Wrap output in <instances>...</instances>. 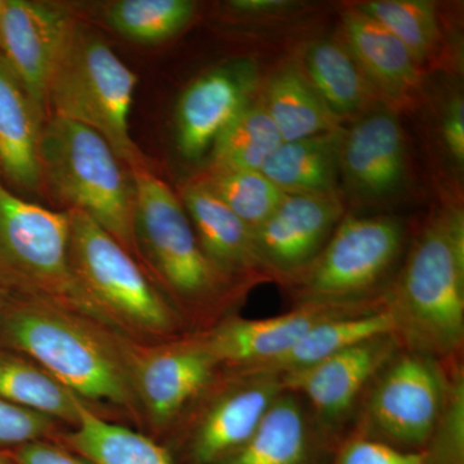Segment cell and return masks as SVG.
<instances>
[{
    "label": "cell",
    "instance_id": "6da1fadb",
    "mask_svg": "<svg viewBox=\"0 0 464 464\" xmlns=\"http://www.w3.org/2000/svg\"><path fill=\"white\" fill-rule=\"evenodd\" d=\"M128 340L88 317L11 295L0 329V347L30 357L85 401L141 431Z\"/></svg>",
    "mask_w": 464,
    "mask_h": 464
},
{
    "label": "cell",
    "instance_id": "7a4b0ae2",
    "mask_svg": "<svg viewBox=\"0 0 464 464\" xmlns=\"http://www.w3.org/2000/svg\"><path fill=\"white\" fill-rule=\"evenodd\" d=\"M140 261L190 333H206L237 315L250 288L216 267L195 235L176 192L148 168L130 169Z\"/></svg>",
    "mask_w": 464,
    "mask_h": 464
},
{
    "label": "cell",
    "instance_id": "3957f363",
    "mask_svg": "<svg viewBox=\"0 0 464 464\" xmlns=\"http://www.w3.org/2000/svg\"><path fill=\"white\" fill-rule=\"evenodd\" d=\"M404 350L440 362L464 357V219L441 210L406 249L384 298Z\"/></svg>",
    "mask_w": 464,
    "mask_h": 464
},
{
    "label": "cell",
    "instance_id": "277c9868",
    "mask_svg": "<svg viewBox=\"0 0 464 464\" xmlns=\"http://www.w3.org/2000/svg\"><path fill=\"white\" fill-rule=\"evenodd\" d=\"M43 188L65 210L90 216L140 261L134 228L136 191L130 169L91 128L50 115L43 127Z\"/></svg>",
    "mask_w": 464,
    "mask_h": 464
},
{
    "label": "cell",
    "instance_id": "5b68a950",
    "mask_svg": "<svg viewBox=\"0 0 464 464\" xmlns=\"http://www.w3.org/2000/svg\"><path fill=\"white\" fill-rule=\"evenodd\" d=\"M139 78L93 27L72 21L52 72L48 114L69 119L102 136L130 168H150L133 141L130 116Z\"/></svg>",
    "mask_w": 464,
    "mask_h": 464
},
{
    "label": "cell",
    "instance_id": "8992f818",
    "mask_svg": "<svg viewBox=\"0 0 464 464\" xmlns=\"http://www.w3.org/2000/svg\"><path fill=\"white\" fill-rule=\"evenodd\" d=\"M0 286L116 331L70 262V215L18 197L0 181ZM119 333V332H118Z\"/></svg>",
    "mask_w": 464,
    "mask_h": 464
},
{
    "label": "cell",
    "instance_id": "52a82bcc",
    "mask_svg": "<svg viewBox=\"0 0 464 464\" xmlns=\"http://www.w3.org/2000/svg\"><path fill=\"white\" fill-rule=\"evenodd\" d=\"M70 215V262L82 289L112 326L141 343L173 340L188 332L182 317L145 268L90 216Z\"/></svg>",
    "mask_w": 464,
    "mask_h": 464
},
{
    "label": "cell",
    "instance_id": "ba28073f",
    "mask_svg": "<svg viewBox=\"0 0 464 464\" xmlns=\"http://www.w3.org/2000/svg\"><path fill=\"white\" fill-rule=\"evenodd\" d=\"M406 244L395 217H343L313 264L285 286L292 307L383 304Z\"/></svg>",
    "mask_w": 464,
    "mask_h": 464
},
{
    "label": "cell",
    "instance_id": "9c48e42d",
    "mask_svg": "<svg viewBox=\"0 0 464 464\" xmlns=\"http://www.w3.org/2000/svg\"><path fill=\"white\" fill-rule=\"evenodd\" d=\"M283 391L279 374L222 366L160 444L177 464H221L255 435Z\"/></svg>",
    "mask_w": 464,
    "mask_h": 464
},
{
    "label": "cell",
    "instance_id": "30bf717a",
    "mask_svg": "<svg viewBox=\"0 0 464 464\" xmlns=\"http://www.w3.org/2000/svg\"><path fill=\"white\" fill-rule=\"evenodd\" d=\"M451 360L400 348L366 390L347 435L420 453L447 400Z\"/></svg>",
    "mask_w": 464,
    "mask_h": 464
},
{
    "label": "cell",
    "instance_id": "8fae6325",
    "mask_svg": "<svg viewBox=\"0 0 464 464\" xmlns=\"http://www.w3.org/2000/svg\"><path fill=\"white\" fill-rule=\"evenodd\" d=\"M127 359L142 430L160 442L221 371L204 333L157 343L128 340Z\"/></svg>",
    "mask_w": 464,
    "mask_h": 464
},
{
    "label": "cell",
    "instance_id": "7c38bea8",
    "mask_svg": "<svg viewBox=\"0 0 464 464\" xmlns=\"http://www.w3.org/2000/svg\"><path fill=\"white\" fill-rule=\"evenodd\" d=\"M400 348L392 333L377 335L301 371L280 375L284 390L301 396L317 422L343 440L366 390Z\"/></svg>",
    "mask_w": 464,
    "mask_h": 464
},
{
    "label": "cell",
    "instance_id": "4fadbf2b",
    "mask_svg": "<svg viewBox=\"0 0 464 464\" xmlns=\"http://www.w3.org/2000/svg\"><path fill=\"white\" fill-rule=\"evenodd\" d=\"M335 192L285 194L273 215L253 231L256 249L271 280L285 288L304 273L343 218Z\"/></svg>",
    "mask_w": 464,
    "mask_h": 464
},
{
    "label": "cell",
    "instance_id": "5bb4252c",
    "mask_svg": "<svg viewBox=\"0 0 464 464\" xmlns=\"http://www.w3.org/2000/svg\"><path fill=\"white\" fill-rule=\"evenodd\" d=\"M74 20L63 5L36 0H5L0 14V54L47 116L48 84Z\"/></svg>",
    "mask_w": 464,
    "mask_h": 464
},
{
    "label": "cell",
    "instance_id": "9a60e30c",
    "mask_svg": "<svg viewBox=\"0 0 464 464\" xmlns=\"http://www.w3.org/2000/svg\"><path fill=\"white\" fill-rule=\"evenodd\" d=\"M383 308L384 304H304L292 307L282 315L266 319H246L237 314L204 334L222 366L255 368L286 353L326 320L373 313Z\"/></svg>",
    "mask_w": 464,
    "mask_h": 464
},
{
    "label": "cell",
    "instance_id": "2e32d148",
    "mask_svg": "<svg viewBox=\"0 0 464 464\" xmlns=\"http://www.w3.org/2000/svg\"><path fill=\"white\" fill-rule=\"evenodd\" d=\"M255 69L239 61L217 67L192 81L176 108L179 154L194 161L212 149L219 134L250 103Z\"/></svg>",
    "mask_w": 464,
    "mask_h": 464
},
{
    "label": "cell",
    "instance_id": "e0dca14e",
    "mask_svg": "<svg viewBox=\"0 0 464 464\" xmlns=\"http://www.w3.org/2000/svg\"><path fill=\"white\" fill-rule=\"evenodd\" d=\"M341 442L317 422L301 396L284 390L255 435L221 464H331Z\"/></svg>",
    "mask_w": 464,
    "mask_h": 464
},
{
    "label": "cell",
    "instance_id": "ac0fdd59",
    "mask_svg": "<svg viewBox=\"0 0 464 464\" xmlns=\"http://www.w3.org/2000/svg\"><path fill=\"white\" fill-rule=\"evenodd\" d=\"M179 195L201 249L225 276L250 289L271 282L253 232L215 192L197 179L186 183Z\"/></svg>",
    "mask_w": 464,
    "mask_h": 464
},
{
    "label": "cell",
    "instance_id": "d6986e66",
    "mask_svg": "<svg viewBox=\"0 0 464 464\" xmlns=\"http://www.w3.org/2000/svg\"><path fill=\"white\" fill-rule=\"evenodd\" d=\"M341 170L360 197L381 199L395 194L404 182V137L391 112L364 116L344 132Z\"/></svg>",
    "mask_w": 464,
    "mask_h": 464
},
{
    "label": "cell",
    "instance_id": "ffe728a7",
    "mask_svg": "<svg viewBox=\"0 0 464 464\" xmlns=\"http://www.w3.org/2000/svg\"><path fill=\"white\" fill-rule=\"evenodd\" d=\"M47 119L0 54V174L20 190L43 188L39 149Z\"/></svg>",
    "mask_w": 464,
    "mask_h": 464
},
{
    "label": "cell",
    "instance_id": "44dd1931",
    "mask_svg": "<svg viewBox=\"0 0 464 464\" xmlns=\"http://www.w3.org/2000/svg\"><path fill=\"white\" fill-rule=\"evenodd\" d=\"M0 399L50 417L67 429L81 423L85 409L118 422L114 415L85 401L30 357L5 347H0Z\"/></svg>",
    "mask_w": 464,
    "mask_h": 464
},
{
    "label": "cell",
    "instance_id": "7402d4cb",
    "mask_svg": "<svg viewBox=\"0 0 464 464\" xmlns=\"http://www.w3.org/2000/svg\"><path fill=\"white\" fill-rule=\"evenodd\" d=\"M342 18L348 51L371 83L391 97L417 87L418 63L396 36L360 9H348Z\"/></svg>",
    "mask_w": 464,
    "mask_h": 464
},
{
    "label": "cell",
    "instance_id": "603a6c76",
    "mask_svg": "<svg viewBox=\"0 0 464 464\" xmlns=\"http://www.w3.org/2000/svg\"><path fill=\"white\" fill-rule=\"evenodd\" d=\"M344 132L338 128L298 141L283 142L261 172L285 194H333L341 170Z\"/></svg>",
    "mask_w": 464,
    "mask_h": 464
},
{
    "label": "cell",
    "instance_id": "cb8c5ba5",
    "mask_svg": "<svg viewBox=\"0 0 464 464\" xmlns=\"http://www.w3.org/2000/svg\"><path fill=\"white\" fill-rule=\"evenodd\" d=\"M56 442L94 464H177L157 440L92 409H85L81 423L65 430Z\"/></svg>",
    "mask_w": 464,
    "mask_h": 464
},
{
    "label": "cell",
    "instance_id": "d4e9b609",
    "mask_svg": "<svg viewBox=\"0 0 464 464\" xmlns=\"http://www.w3.org/2000/svg\"><path fill=\"white\" fill-rule=\"evenodd\" d=\"M395 334L392 319L386 308L359 315L326 320L307 333L297 344L252 371L288 374L322 362L326 357L382 334Z\"/></svg>",
    "mask_w": 464,
    "mask_h": 464
},
{
    "label": "cell",
    "instance_id": "484cf974",
    "mask_svg": "<svg viewBox=\"0 0 464 464\" xmlns=\"http://www.w3.org/2000/svg\"><path fill=\"white\" fill-rule=\"evenodd\" d=\"M264 109L283 142L298 141L341 128L340 119L329 111L304 74L293 67L271 79Z\"/></svg>",
    "mask_w": 464,
    "mask_h": 464
},
{
    "label": "cell",
    "instance_id": "4316f807",
    "mask_svg": "<svg viewBox=\"0 0 464 464\" xmlns=\"http://www.w3.org/2000/svg\"><path fill=\"white\" fill-rule=\"evenodd\" d=\"M308 83L335 118L356 115L368 105L372 90L355 58L340 43L311 45L304 56Z\"/></svg>",
    "mask_w": 464,
    "mask_h": 464
},
{
    "label": "cell",
    "instance_id": "83f0119b",
    "mask_svg": "<svg viewBox=\"0 0 464 464\" xmlns=\"http://www.w3.org/2000/svg\"><path fill=\"white\" fill-rule=\"evenodd\" d=\"M283 140L261 105L246 106L210 149L209 170L261 172Z\"/></svg>",
    "mask_w": 464,
    "mask_h": 464
},
{
    "label": "cell",
    "instance_id": "f1b7e54d",
    "mask_svg": "<svg viewBox=\"0 0 464 464\" xmlns=\"http://www.w3.org/2000/svg\"><path fill=\"white\" fill-rule=\"evenodd\" d=\"M195 3L188 0H118L105 12L115 33L140 44H159L190 24Z\"/></svg>",
    "mask_w": 464,
    "mask_h": 464
},
{
    "label": "cell",
    "instance_id": "f546056e",
    "mask_svg": "<svg viewBox=\"0 0 464 464\" xmlns=\"http://www.w3.org/2000/svg\"><path fill=\"white\" fill-rule=\"evenodd\" d=\"M356 8L396 36L417 63L427 60L438 47L439 21L431 3L422 0H374Z\"/></svg>",
    "mask_w": 464,
    "mask_h": 464
},
{
    "label": "cell",
    "instance_id": "4dcf8cb0",
    "mask_svg": "<svg viewBox=\"0 0 464 464\" xmlns=\"http://www.w3.org/2000/svg\"><path fill=\"white\" fill-rule=\"evenodd\" d=\"M198 179L215 192L252 232L273 215L285 197V192L262 172L208 169Z\"/></svg>",
    "mask_w": 464,
    "mask_h": 464
},
{
    "label": "cell",
    "instance_id": "1f68e13d",
    "mask_svg": "<svg viewBox=\"0 0 464 464\" xmlns=\"http://www.w3.org/2000/svg\"><path fill=\"white\" fill-rule=\"evenodd\" d=\"M420 453L426 464H464V357L450 362L447 400Z\"/></svg>",
    "mask_w": 464,
    "mask_h": 464
},
{
    "label": "cell",
    "instance_id": "d6a6232c",
    "mask_svg": "<svg viewBox=\"0 0 464 464\" xmlns=\"http://www.w3.org/2000/svg\"><path fill=\"white\" fill-rule=\"evenodd\" d=\"M67 427L34 411L0 399V450H11L39 440H53Z\"/></svg>",
    "mask_w": 464,
    "mask_h": 464
},
{
    "label": "cell",
    "instance_id": "836d02e7",
    "mask_svg": "<svg viewBox=\"0 0 464 464\" xmlns=\"http://www.w3.org/2000/svg\"><path fill=\"white\" fill-rule=\"evenodd\" d=\"M331 464H426L422 453H406L380 442L347 435Z\"/></svg>",
    "mask_w": 464,
    "mask_h": 464
},
{
    "label": "cell",
    "instance_id": "e575fe53",
    "mask_svg": "<svg viewBox=\"0 0 464 464\" xmlns=\"http://www.w3.org/2000/svg\"><path fill=\"white\" fill-rule=\"evenodd\" d=\"M8 451L16 464H94L53 440H39Z\"/></svg>",
    "mask_w": 464,
    "mask_h": 464
},
{
    "label": "cell",
    "instance_id": "d590c367",
    "mask_svg": "<svg viewBox=\"0 0 464 464\" xmlns=\"http://www.w3.org/2000/svg\"><path fill=\"white\" fill-rule=\"evenodd\" d=\"M442 139L451 158L458 164L464 163V106L460 97L449 105L442 121Z\"/></svg>",
    "mask_w": 464,
    "mask_h": 464
},
{
    "label": "cell",
    "instance_id": "8d00e7d4",
    "mask_svg": "<svg viewBox=\"0 0 464 464\" xmlns=\"http://www.w3.org/2000/svg\"><path fill=\"white\" fill-rule=\"evenodd\" d=\"M285 2H277V0H237L231 2V7L241 12H265L274 11V9L282 8Z\"/></svg>",
    "mask_w": 464,
    "mask_h": 464
},
{
    "label": "cell",
    "instance_id": "74e56055",
    "mask_svg": "<svg viewBox=\"0 0 464 464\" xmlns=\"http://www.w3.org/2000/svg\"><path fill=\"white\" fill-rule=\"evenodd\" d=\"M9 293L0 286V329H2L3 317H5V307H7Z\"/></svg>",
    "mask_w": 464,
    "mask_h": 464
},
{
    "label": "cell",
    "instance_id": "f35d334b",
    "mask_svg": "<svg viewBox=\"0 0 464 464\" xmlns=\"http://www.w3.org/2000/svg\"><path fill=\"white\" fill-rule=\"evenodd\" d=\"M0 464H16L8 450H0Z\"/></svg>",
    "mask_w": 464,
    "mask_h": 464
},
{
    "label": "cell",
    "instance_id": "ab89813d",
    "mask_svg": "<svg viewBox=\"0 0 464 464\" xmlns=\"http://www.w3.org/2000/svg\"><path fill=\"white\" fill-rule=\"evenodd\" d=\"M5 0H0V14H2L3 9H5Z\"/></svg>",
    "mask_w": 464,
    "mask_h": 464
}]
</instances>
